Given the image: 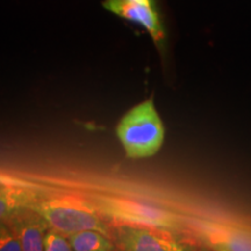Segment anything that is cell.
<instances>
[{
	"label": "cell",
	"mask_w": 251,
	"mask_h": 251,
	"mask_svg": "<svg viewBox=\"0 0 251 251\" xmlns=\"http://www.w3.org/2000/svg\"><path fill=\"white\" fill-rule=\"evenodd\" d=\"M109 214L114 218L124 220L126 222H131L136 225L152 226V227H164L170 222L164 213L146 206H140L137 203H129L128 201L114 200L108 206Z\"/></svg>",
	"instance_id": "8992f818"
},
{
	"label": "cell",
	"mask_w": 251,
	"mask_h": 251,
	"mask_svg": "<svg viewBox=\"0 0 251 251\" xmlns=\"http://www.w3.org/2000/svg\"><path fill=\"white\" fill-rule=\"evenodd\" d=\"M117 135L129 158H146L158 152L165 129L152 99L144 100L126 113L118 122Z\"/></svg>",
	"instance_id": "6da1fadb"
},
{
	"label": "cell",
	"mask_w": 251,
	"mask_h": 251,
	"mask_svg": "<svg viewBox=\"0 0 251 251\" xmlns=\"http://www.w3.org/2000/svg\"><path fill=\"white\" fill-rule=\"evenodd\" d=\"M102 6L119 17L140 24L149 31L156 42L164 39V31L158 15L151 6L135 2L133 0H105Z\"/></svg>",
	"instance_id": "5b68a950"
},
{
	"label": "cell",
	"mask_w": 251,
	"mask_h": 251,
	"mask_svg": "<svg viewBox=\"0 0 251 251\" xmlns=\"http://www.w3.org/2000/svg\"><path fill=\"white\" fill-rule=\"evenodd\" d=\"M5 222L18 237L23 250H43V240L49 225L33 206L21 207Z\"/></svg>",
	"instance_id": "277c9868"
},
{
	"label": "cell",
	"mask_w": 251,
	"mask_h": 251,
	"mask_svg": "<svg viewBox=\"0 0 251 251\" xmlns=\"http://www.w3.org/2000/svg\"><path fill=\"white\" fill-rule=\"evenodd\" d=\"M0 184H11V185H20V186H27V187H34L37 188L39 186L35 185L31 181H28L26 179H23V178L18 177V176H14L9 172L2 170L0 169Z\"/></svg>",
	"instance_id": "8fae6325"
},
{
	"label": "cell",
	"mask_w": 251,
	"mask_h": 251,
	"mask_svg": "<svg viewBox=\"0 0 251 251\" xmlns=\"http://www.w3.org/2000/svg\"><path fill=\"white\" fill-rule=\"evenodd\" d=\"M135 2H140V4H143V5H148V6H151V0H133Z\"/></svg>",
	"instance_id": "7c38bea8"
},
{
	"label": "cell",
	"mask_w": 251,
	"mask_h": 251,
	"mask_svg": "<svg viewBox=\"0 0 251 251\" xmlns=\"http://www.w3.org/2000/svg\"><path fill=\"white\" fill-rule=\"evenodd\" d=\"M31 206L46 219L49 228L68 237L87 229L101 231L107 236L111 235L109 227L99 209L81 198L74 196L40 197Z\"/></svg>",
	"instance_id": "7a4b0ae2"
},
{
	"label": "cell",
	"mask_w": 251,
	"mask_h": 251,
	"mask_svg": "<svg viewBox=\"0 0 251 251\" xmlns=\"http://www.w3.org/2000/svg\"><path fill=\"white\" fill-rule=\"evenodd\" d=\"M21 244L11 227L6 222H0V251H21Z\"/></svg>",
	"instance_id": "30bf717a"
},
{
	"label": "cell",
	"mask_w": 251,
	"mask_h": 251,
	"mask_svg": "<svg viewBox=\"0 0 251 251\" xmlns=\"http://www.w3.org/2000/svg\"><path fill=\"white\" fill-rule=\"evenodd\" d=\"M72 250L76 251H111L115 249V243L107 235L98 230H81L69 236Z\"/></svg>",
	"instance_id": "ba28073f"
},
{
	"label": "cell",
	"mask_w": 251,
	"mask_h": 251,
	"mask_svg": "<svg viewBox=\"0 0 251 251\" xmlns=\"http://www.w3.org/2000/svg\"><path fill=\"white\" fill-rule=\"evenodd\" d=\"M115 247L128 251H176L183 247L158 228L124 226L114 231Z\"/></svg>",
	"instance_id": "3957f363"
},
{
	"label": "cell",
	"mask_w": 251,
	"mask_h": 251,
	"mask_svg": "<svg viewBox=\"0 0 251 251\" xmlns=\"http://www.w3.org/2000/svg\"><path fill=\"white\" fill-rule=\"evenodd\" d=\"M40 197L34 187L0 184V222H5L21 207L34 205Z\"/></svg>",
	"instance_id": "52a82bcc"
},
{
	"label": "cell",
	"mask_w": 251,
	"mask_h": 251,
	"mask_svg": "<svg viewBox=\"0 0 251 251\" xmlns=\"http://www.w3.org/2000/svg\"><path fill=\"white\" fill-rule=\"evenodd\" d=\"M43 250L46 251H70L72 250L69 237L57 230L49 228L43 240Z\"/></svg>",
	"instance_id": "9c48e42d"
}]
</instances>
